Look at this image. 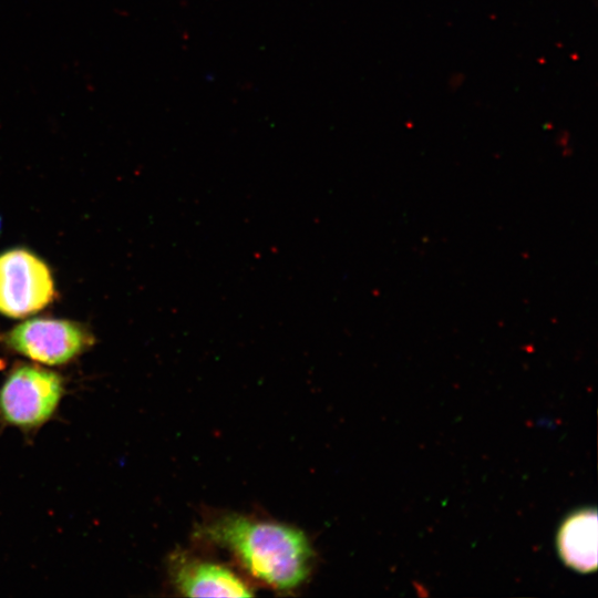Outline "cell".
<instances>
[{
	"label": "cell",
	"mask_w": 598,
	"mask_h": 598,
	"mask_svg": "<svg viewBox=\"0 0 598 598\" xmlns=\"http://www.w3.org/2000/svg\"><path fill=\"white\" fill-rule=\"evenodd\" d=\"M63 393L58 373L35 365L17 367L0 386V417L18 429L39 427L55 413Z\"/></svg>",
	"instance_id": "7a4b0ae2"
},
{
	"label": "cell",
	"mask_w": 598,
	"mask_h": 598,
	"mask_svg": "<svg viewBox=\"0 0 598 598\" xmlns=\"http://www.w3.org/2000/svg\"><path fill=\"white\" fill-rule=\"evenodd\" d=\"M47 264L23 248L0 255V313L22 318L38 312L54 298Z\"/></svg>",
	"instance_id": "3957f363"
},
{
	"label": "cell",
	"mask_w": 598,
	"mask_h": 598,
	"mask_svg": "<svg viewBox=\"0 0 598 598\" xmlns=\"http://www.w3.org/2000/svg\"><path fill=\"white\" fill-rule=\"evenodd\" d=\"M196 537L227 550L255 580L278 591L299 588L313 565L308 537L278 522L221 514L203 522Z\"/></svg>",
	"instance_id": "6da1fadb"
},
{
	"label": "cell",
	"mask_w": 598,
	"mask_h": 598,
	"mask_svg": "<svg viewBox=\"0 0 598 598\" xmlns=\"http://www.w3.org/2000/svg\"><path fill=\"white\" fill-rule=\"evenodd\" d=\"M173 587L187 597H250L251 587L227 566L186 551L171 556Z\"/></svg>",
	"instance_id": "5b68a950"
},
{
	"label": "cell",
	"mask_w": 598,
	"mask_h": 598,
	"mask_svg": "<svg viewBox=\"0 0 598 598\" xmlns=\"http://www.w3.org/2000/svg\"><path fill=\"white\" fill-rule=\"evenodd\" d=\"M13 351L45 365L65 364L90 348L93 338L80 323L37 318L24 321L4 336Z\"/></svg>",
	"instance_id": "277c9868"
},
{
	"label": "cell",
	"mask_w": 598,
	"mask_h": 598,
	"mask_svg": "<svg viewBox=\"0 0 598 598\" xmlns=\"http://www.w3.org/2000/svg\"><path fill=\"white\" fill-rule=\"evenodd\" d=\"M597 513L582 509L570 515L560 526L557 547L564 563L581 573L597 568Z\"/></svg>",
	"instance_id": "8992f818"
}]
</instances>
